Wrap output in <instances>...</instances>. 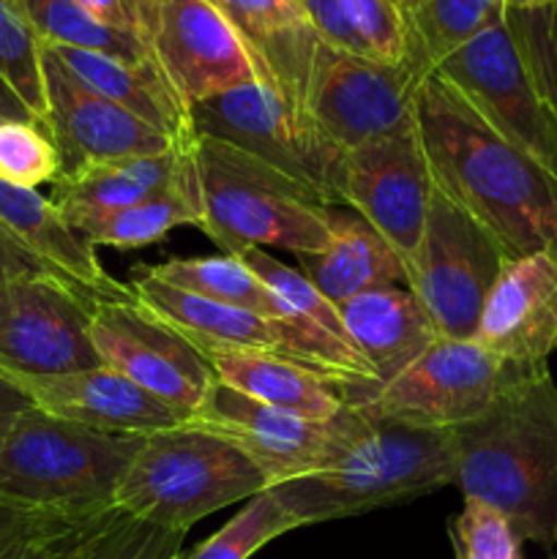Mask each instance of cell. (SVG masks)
<instances>
[{
  "label": "cell",
  "instance_id": "cell-1",
  "mask_svg": "<svg viewBox=\"0 0 557 559\" xmlns=\"http://www.w3.org/2000/svg\"><path fill=\"white\" fill-rule=\"evenodd\" d=\"M415 129L435 189L489 229L508 260L557 254V178L437 71L415 93Z\"/></svg>",
  "mask_w": 557,
  "mask_h": 559
},
{
  "label": "cell",
  "instance_id": "cell-2",
  "mask_svg": "<svg viewBox=\"0 0 557 559\" xmlns=\"http://www.w3.org/2000/svg\"><path fill=\"white\" fill-rule=\"evenodd\" d=\"M453 484L464 500L506 516L522 540L557 549V382L549 366L453 429Z\"/></svg>",
  "mask_w": 557,
  "mask_h": 559
},
{
  "label": "cell",
  "instance_id": "cell-3",
  "mask_svg": "<svg viewBox=\"0 0 557 559\" xmlns=\"http://www.w3.org/2000/svg\"><path fill=\"white\" fill-rule=\"evenodd\" d=\"M191 156L202 205L200 229L224 254L282 249L300 257L328 249L331 207L304 183L213 136L197 134Z\"/></svg>",
  "mask_w": 557,
  "mask_h": 559
},
{
  "label": "cell",
  "instance_id": "cell-4",
  "mask_svg": "<svg viewBox=\"0 0 557 559\" xmlns=\"http://www.w3.org/2000/svg\"><path fill=\"white\" fill-rule=\"evenodd\" d=\"M453 431L371 424L325 469L271 486L298 527L360 516L453 484Z\"/></svg>",
  "mask_w": 557,
  "mask_h": 559
},
{
  "label": "cell",
  "instance_id": "cell-5",
  "mask_svg": "<svg viewBox=\"0 0 557 559\" xmlns=\"http://www.w3.org/2000/svg\"><path fill=\"white\" fill-rule=\"evenodd\" d=\"M265 489V475L240 448L183 420L142 440L112 506L137 522L189 533L211 513Z\"/></svg>",
  "mask_w": 557,
  "mask_h": 559
},
{
  "label": "cell",
  "instance_id": "cell-6",
  "mask_svg": "<svg viewBox=\"0 0 557 559\" xmlns=\"http://www.w3.org/2000/svg\"><path fill=\"white\" fill-rule=\"evenodd\" d=\"M142 440L27 407L0 448V497L60 513L109 511Z\"/></svg>",
  "mask_w": 557,
  "mask_h": 559
},
{
  "label": "cell",
  "instance_id": "cell-7",
  "mask_svg": "<svg viewBox=\"0 0 557 559\" xmlns=\"http://www.w3.org/2000/svg\"><path fill=\"white\" fill-rule=\"evenodd\" d=\"M530 371L535 369L497 358L475 338L440 336L391 380L347 382L342 393L347 407L371 424L453 431L481 418Z\"/></svg>",
  "mask_w": 557,
  "mask_h": 559
},
{
  "label": "cell",
  "instance_id": "cell-8",
  "mask_svg": "<svg viewBox=\"0 0 557 559\" xmlns=\"http://www.w3.org/2000/svg\"><path fill=\"white\" fill-rule=\"evenodd\" d=\"M129 293L151 314L189 338L202 355L227 353V349L229 353L278 355V358L331 377L339 385L377 382L358 349L300 320H271L257 311L216 304V300L200 298V295L145 276L131 278Z\"/></svg>",
  "mask_w": 557,
  "mask_h": 559
},
{
  "label": "cell",
  "instance_id": "cell-9",
  "mask_svg": "<svg viewBox=\"0 0 557 559\" xmlns=\"http://www.w3.org/2000/svg\"><path fill=\"white\" fill-rule=\"evenodd\" d=\"M189 120L194 134L229 142L304 183L328 207L339 205L344 151L265 82L205 98L189 107Z\"/></svg>",
  "mask_w": 557,
  "mask_h": 559
},
{
  "label": "cell",
  "instance_id": "cell-10",
  "mask_svg": "<svg viewBox=\"0 0 557 559\" xmlns=\"http://www.w3.org/2000/svg\"><path fill=\"white\" fill-rule=\"evenodd\" d=\"M495 235L435 189L407 287L442 338H473L481 311L506 267Z\"/></svg>",
  "mask_w": 557,
  "mask_h": 559
},
{
  "label": "cell",
  "instance_id": "cell-11",
  "mask_svg": "<svg viewBox=\"0 0 557 559\" xmlns=\"http://www.w3.org/2000/svg\"><path fill=\"white\" fill-rule=\"evenodd\" d=\"M435 71L446 76L506 140L522 147L557 178V115L530 74L508 14L448 55Z\"/></svg>",
  "mask_w": 557,
  "mask_h": 559
},
{
  "label": "cell",
  "instance_id": "cell-12",
  "mask_svg": "<svg viewBox=\"0 0 557 559\" xmlns=\"http://www.w3.org/2000/svg\"><path fill=\"white\" fill-rule=\"evenodd\" d=\"M429 71L382 63L320 44L306 87V118L336 147L349 151L415 123V93Z\"/></svg>",
  "mask_w": 557,
  "mask_h": 559
},
{
  "label": "cell",
  "instance_id": "cell-13",
  "mask_svg": "<svg viewBox=\"0 0 557 559\" xmlns=\"http://www.w3.org/2000/svg\"><path fill=\"white\" fill-rule=\"evenodd\" d=\"M189 424L224 437L265 475L268 489L325 469L369 420L353 407L331 420L304 418L244 396L216 380L211 396Z\"/></svg>",
  "mask_w": 557,
  "mask_h": 559
},
{
  "label": "cell",
  "instance_id": "cell-14",
  "mask_svg": "<svg viewBox=\"0 0 557 559\" xmlns=\"http://www.w3.org/2000/svg\"><path fill=\"white\" fill-rule=\"evenodd\" d=\"M91 342L107 369L140 385L183 420L194 418L216 385L211 364L175 328L134 298H98L91 309Z\"/></svg>",
  "mask_w": 557,
  "mask_h": 559
},
{
  "label": "cell",
  "instance_id": "cell-15",
  "mask_svg": "<svg viewBox=\"0 0 557 559\" xmlns=\"http://www.w3.org/2000/svg\"><path fill=\"white\" fill-rule=\"evenodd\" d=\"M93 300L60 276L0 287V371L44 377L104 366L91 342Z\"/></svg>",
  "mask_w": 557,
  "mask_h": 559
},
{
  "label": "cell",
  "instance_id": "cell-16",
  "mask_svg": "<svg viewBox=\"0 0 557 559\" xmlns=\"http://www.w3.org/2000/svg\"><path fill=\"white\" fill-rule=\"evenodd\" d=\"M431 194L435 183L415 123L344 151L339 205L366 218L393 246L407 276L424 238Z\"/></svg>",
  "mask_w": 557,
  "mask_h": 559
},
{
  "label": "cell",
  "instance_id": "cell-17",
  "mask_svg": "<svg viewBox=\"0 0 557 559\" xmlns=\"http://www.w3.org/2000/svg\"><path fill=\"white\" fill-rule=\"evenodd\" d=\"M147 41L186 109L262 82L254 55L213 0H153Z\"/></svg>",
  "mask_w": 557,
  "mask_h": 559
},
{
  "label": "cell",
  "instance_id": "cell-18",
  "mask_svg": "<svg viewBox=\"0 0 557 559\" xmlns=\"http://www.w3.org/2000/svg\"><path fill=\"white\" fill-rule=\"evenodd\" d=\"M42 63L47 91L44 126L58 147L60 175L74 173L85 164L183 147L156 126L82 87L44 47Z\"/></svg>",
  "mask_w": 557,
  "mask_h": 559
},
{
  "label": "cell",
  "instance_id": "cell-19",
  "mask_svg": "<svg viewBox=\"0 0 557 559\" xmlns=\"http://www.w3.org/2000/svg\"><path fill=\"white\" fill-rule=\"evenodd\" d=\"M473 338L508 364L528 369L549 364L557 349L555 251H535L506 262Z\"/></svg>",
  "mask_w": 557,
  "mask_h": 559
},
{
  "label": "cell",
  "instance_id": "cell-20",
  "mask_svg": "<svg viewBox=\"0 0 557 559\" xmlns=\"http://www.w3.org/2000/svg\"><path fill=\"white\" fill-rule=\"evenodd\" d=\"M5 377L31 399L33 407L98 431L147 437L153 431L183 424V418L173 407L107 366L69 371V374Z\"/></svg>",
  "mask_w": 557,
  "mask_h": 559
},
{
  "label": "cell",
  "instance_id": "cell-21",
  "mask_svg": "<svg viewBox=\"0 0 557 559\" xmlns=\"http://www.w3.org/2000/svg\"><path fill=\"white\" fill-rule=\"evenodd\" d=\"M254 55L262 82L306 115V87L320 36L298 0H213Z\"/></svg>",
  "mask_w": 557,
  "mask_h": 559
},
{
  "label": "cell",
  "instance_id": "cell-22",
  "mask_svg": "<svg viewBox=\"0 0 557 559\" xmlns=\"http://www.w3.org/2000/svg\"><path fill=\"white\" fill-rule=\"evenodd\" d=\"M191 145L147 156H126L112 162L85 164L52 183L49 202L74 233L87 224L126 211L142 200L162 194L178 183L189 164Z\"/></svg>",
  "mask_w": 557,
  "mask_h": 559
},
{
  "label": "cell",
  "instance_id": "cell-23",
  "mask_svg": "<svg viewBox=\"0 0 557 559\" xmlns=\"http://www.w3.org/2000/svg\"><path fill=\"white\" fill-rule=\"evenodd\" d=\"M339 314L377 382L391 380L440 338L424 306L404 284L355 295L339 306Z\"/></svg>",
  "mask_w": 557,
  "mask_h": 559
},
{
  "label": "cell",
  "instance_id": "cell-24",
  "mask_svg": "<svg viewBox=\"0 0 557 559\" xmlns=\"http://www.w3.org/2000/svg\"><path fill=\"white\" fill-rule=\"evenodd\" d=\"M295 260L298 271L336 306L369 289L393 287V284L407 287V267L402 257L366 218L347 207L344 211L331 207L328 249L317 254H300Z\"/></svg>",
  "mask_w": 557,
  "mask_h": 559
},
{
  "label": "cell",
  "instance_id": "cell-25",
  "mask_svg": "<svg viewBox=\"0 0 557 559\" xmlns=\"http://www.w3.org/2000/svg\"><path fill=\"white\" fill-rule=\"evenodd\" d=\"M42 47L91 93L118 104L145 123L156 126L178 145L194 142L197 134L191 129L189 109L183 107L178 93L158 69H142V66L123 63V60L98 52H85V49L47 47V44Z\"/></svg>",
  "mask_w": 557,
  "mask_h": 559
},
{
  "label": "cell",
  "instance_id": "cell-26",
  "mask_svg": "<svg viewBox=\"0 0 557 559\" xmlns=\"http://www.w3.org/2000/svg\"><path fill=\"white\" fill-rule=\"evenodd\" d=\"M0 227L16 235L85 293L96 298H129V284H118L104 271L96 249L60 218L49 197L0 180Z\"/></svg>",
  "mask_w": 557,
  "mask_h": 559
},
{
  "label": "cell",
  "instance_id": "cell-27",
  "mask_svg": "<svg viewBox=\"0 0 557 559\" xmlns=\"http://www.w3.org/2000/svg\"><path fill=\"white\" fill-rule=\"evenodd\" d=\"M205 358L222 385L271 407L315 420H331L347 409L339 382L278 355L229 353L227 349V353H211Z\"/></svg>",
  "mask_w": 557,
  "mask_h": 559
},
{
  "label": "cell",
  "instance_id": "cell-28",
  "mask_svg": "<svg viewBox=\"0 0 557 559\" xmlns=\"http://www.w3.org/2000/svg\"><path fill=\"white\" fill-rule=\"evenodd\" d=\"M178 227H202L200 189H197L194 156H191V151L186 173L178 183L169 186L162 194L151 197V200H142L137 205L126 207V211H118L112 216L87 224L76 235L87 246H93V249L107 246V249L129 251L158 243V240H164Z\"/></svg>",
  "mask_w": 557,
  "mask_h": 559
},
{
  "label": "cell",
  "instance_id": "cell-29",
  "mask_svg": "<svg viewBox=\"0 0 557 559\" xmlns=\"http://www.w3.org/2000/svg\"><path fill=\"white\" fill-rule=\"evenodd\" d=\"M134 276L156 278L173 287L194 293L216 304L240 306L271 320H295L287 314L282 300L254 276L238 257H178L158 265H137Z\"/></svg>",
  "mask_w": 557,
  "mask_h": 559
},
{
  "label": "cell",
  "instance_id": "cell-30",
  "mask_svg": "<svg viewBox=\"0 0 557 559\" xmlns=\"http://www.w3.org/2000/svg\"><path fill=\"white\" fill-rule=\"evenodd\" d=\"M16 3L36 31L38 41L47 47L85 49L142 69H158L145 38L96 20L76 0H16Z\"/></svg>",
  "mask_w": 557,
  "mask_h": 559
},
{
  "label": "cell",
  "instance_id": "cell-31",
  "mask_svg": "<svg viewBox=\"0 0 557 559\" xmlns=\"http://www.w3.org/2000/svg\"><path fill=\"white\" fill-rule=\"evenodd\" d=\"M410 20V63L435 71L448 55L500 20L508 0H404Z\"/></svg>",
  "mask_w": 557,
  "mask_h": 559
},
{
  "label": "cell",
  "instance_id": "cell-32",
  "mask_svg": "<svg viewBox=\"0 0 557 559\" xmlns=\"http://www.w3.org/2000/svg\"><path fill=\"white\" fill-rule=\"evenodd\" d=\"M293 530H298L293 513L278 502L271 489H265L246 500L244 508L218 533L197 544L191 551H180L178 559H251L271 540Z\"/></svg>",
  "mask_w": 557,
  "mask_h": 559
},
{
  "label": "cell",
  "instance_id": "cell-33",
  "mask_svg": "<svg viewBox=\"0 0 557 559\" xmlns=\"http://www.w3.org/2000/svg\"><path fill=\"white\" fill-rule=\"evenodd\" d=\"M240 262L254 271V276L282 300V306L287 309L289 317L306 322V325L317 328V331L328 333V336L339 338L342 344H349L347 331H344L342 314H339V306L331 304L298 267L284 265L282 260H276L273 254H268L265 249H246L240 251Z\"/></svg>",
  "mask_w": 557,
  "mask_h": 559
},
{
  "label": "cell",
  "instance_id": "cell-34",
  "mask_svg": "<svg viewBox=\"0 0 557 559\" xmlns=\"http://www.w3.org/2000/svg\"><path fill=\"white\" fill-rule=\"evenodd\" d=\"M0 74L38 120L47 118L42 41L16 0H0Z\"/></svg>",
  "mask_w": 557,
  "mask_h": 559
},
{
  "label": "cell",
  "instance_id": "cell-35",
  "mask_svg": "<svg viewBox=\"0 0 557 559\" xmlns=\"http://www.w3.org/2000/svg\"><path fill=\"white\" fill-rule=\"evenodd\" d=\"M60 178V156L42 120L0 123V180L38 191Z\"/></svg>",
  "mask_w": 557,
  "mask_h": 559
},
{
  "label": "cell",
  "instance_id": "cell-36",
  "mask_svg": "<svg viewBox=\"0 0 557 559\" xmlns=\"http://www.w3.org/2000/svg\"><path fill=\"white\" fill-rule=\"evenodd\" d=\"M506 14L535 85L557 115V0L508 5Z\"/></svg>",
  "mask_w": 557,
  "mask_h": 559
},
{
  "label": "cell",
  "instance_id": "cell-37",
  "mask_svg": "<svg viewBox=\"0 0 557 559\" xmlns=\"http://www.w3.org/2000/svg\"><path fill=\"white\" fill-rule=\"evenodd\" d=\"M186 533L153 527L115 511L76 559H178Z\"/></svg>",
  "mask_w": 557,
  "mask_h": 559
},
{
  "label": "cell",
  "instance_id": "cell-38",
  "mask_svg": "<svg viewBox=\"0 0 557 559\" xmlns=\"http://www.w3.org/2000/svg\"><path fill=\"white\" fill-rule=\"evenodd\" d=\"M451 544L457 559H524V540L508 519L475 500H464L459 516L451 519Z\"/></svg>",
  "mask_w": 557,
  "mask_h": 559
},
{
  "label": "cell",
  "instance_id": "cell-39",
  "mask_svg": "<svg viewBox=\"0 0 557 559\" xmlns=\"http://www.w3.org/2000/svg\"><path fill=\"white\" fill-rule=\"evenodd\" d=\"M76 516H91V513L47 511V508L25 506V502L0 497V559H14L27 544Z\"/></svg>",
  "mask_w": 557,
  "mask_h": 559
},
{
  "label": "cell",
  "instance_id": "cell-40",
  "mask_svg": "<svg viewBox=\"0 0 557 559\" xmlns=\"http://www.w3.org/2000/svg\"><path fill=\"white\" fill-rule=\"evenodd\" d=\"M112 513L115 508L102 513H91V516L71 519V522L60 524V527L49 530L42 538L33 540V544H27L14 559H76L87 546V540L96 535V530L102 527Z\"/></svg>",
  "mask_w": 557,
  "mask_h": 559
},
{
  "label": "cell",
  "instance_id": "cell-41",
  "mask_svg": "<svg viewBox=\"0 0 557 559\" xmlns=\"http://www.w3.org/2000/svg\"><path fill=\"white\" fill-rule=\"evenodd\" d=\"M322 44L353 55H366L364 41L349 16V0H298ZM369 58V55H366Z\"/></svg>",
  "mask_w": 557,
  "mask_h": 559
},
{
  "label": "cell",
  "instance_id": "cell-42",
  "mask_svg": "<svg viewBox=\"0 0 557 559\" xmlns=\"http://www.w3.org/2000/svg\"><path fill=\"white\" fill-rule=\"evenodd\" d=\"M36 276L66 278L58 267L49 265L44 257H38L36 251L31 249V246H25L16 235H11L9 229L0 227V287H5V284L11 282H20V278H36Z\"/></svg>",
  "mask_w": 557,
  "mask_h": 559
},
{
  "label": "cell",
  "instance_id": "cell-43",
  "mask_svg": "<svg viewBox=\"0 0 557 559\" xmlns=\"http://www.w3.org/2000/svg\"><path fill=\"white\" fill-rule=\"evenodd\" d=\"M76 3H80L87 14L96 16V20L107 22V25L118 27V31L134 33V36L145 38L147 41L153 0H76Z\"/></svg>",
  "mask_w": 557,
  "mask_h": 559
},
{
  "label": "cell",
  "instance_id": "cell-44",
  "mask_svg": "<svg viewBox=\"0 0 557 559\" xmlns=\"http://www.w3.org/2000/svg\"><path fill=\"white\" fill-rule=\"evenodd\" d=\"M27 407H33L31 399L14 385L5 374H0V448L9 440L11 429L16 426V420L22 418Z\"/></svg>",
  "mask_w": 557,
  "mask_h": 559
},
{
  "label": "cell",
  "instance_id": "cell-45",
  "mask_svg": "<svg viewBox=\"0 0 557 559\" xmlns=\"http://www.w3.org/2000/svg\"><path fill=\"white\" fill-rule=\"evenodd\" d=\"M3 120H38V118L33 115V109L22 102L20 93L9 85V80L0 74V123H3Z\"/></svg>",
  "mask_w": 557,
  "mask_h": 559
},
{
  "label": "cell",
  "instance_id": "cell-46",
  "mask_svg": "<svg viewBox=\"0 0 557 559\" xmlns=\"http://www.w3.org/2000/svg\"><path fill=\"white\" fill-rule=\"evenodd\" d=\"M546 559H557V549H555V551H552V555H549V557H546Z\"/></svg>",
  "mask_w": 557,
  "mask_h": 559
}]
</instances>
